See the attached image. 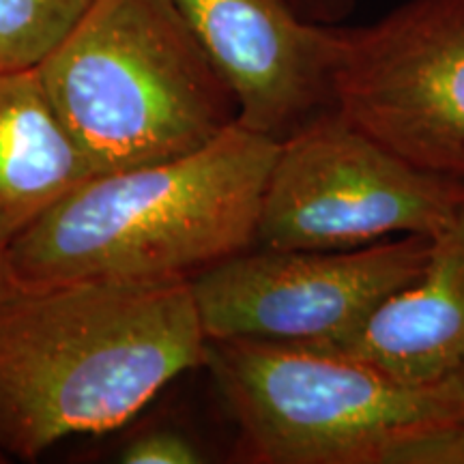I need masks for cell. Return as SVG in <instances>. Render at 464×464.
Wrapping results in <instances>:
<instances>
[{
  "label": "cell",
  "instance_id": "6da1fadb",
  "mask_svg": "<svg viewBox=\"0 0 464 464\" xmlns=\"http://www.w3.org/2000/svg\"><path fill=\"white\" fill-rule=\"evenodd\" d=\"M205 355L189 282L15 284L0 299V454L114 430Z\"/></svg>",
  "mask_w": 464,
  "mask_h": 464
},
{
  "label": "cell",
  "instance_id": "7a4b0ae2",
  "mask_svg": "<svg viewBox=\"0 0 464 464\" xmlns=\"http://www.w3.org/2000/svg\"><path fill=\"white\" fill-rule=\"evenodd\" d=\"M280 142L235 123L194 153L92 174L5 252L17 286L191 282L256 246Z\"/></svg>",
  "mask_w": 464,
  "mask_h": 464
},
{
  "label": "cell",
  "instance_id": "3957f363",
  "mask_svg": "<svg viewBox=\"0 0 464 464\" xmlns=\"http://www.w3.org/2000/svg\"><path fill=\"white\" fill-rule=\"evenodd\" d=\"M246 464H464V379L406 382L342 353L207 340Z\"/></svg>",
  "mask_w": 464,
  "mask_h": 464
},
{
  "label": "cell",
  "instance_id": "277c9868",
  "mask_svg": "<svg viewBox=\"0 0 464 464\" xmlns=\"http://www.w3.org/2000/svg\"><path fill=\"white\" fill-rule=\"evenodd\" d=\"M37 73L97 174L181 158L239 123L174 0H92Z\"/></svg>",
  "mask_w": 464,
  "mask_h": 464
},
{
  "label": "cell",
  "instance_id": "5b68a950",
  "mask_svg": "<svg viewBox=\"0 0 464 464\" xmlns=\"http://www.w3.org/2000/svg\"><path fill=\"white\" fill-rule=\"evenodd\" d=\"M464 181L406 164L332 110L277 147L256 246L351 249L390 235L443 230Z\"/></svg>",
  "mask_w": 464,
  "mask_h": 464
},
{
  "label": "cell",
  "instance_id": "8992f818",
  "mask_svg": "<svg viewBox=\"0 0 464 464\" xmlns=\"http://www.w3.org/2000/svg\"><path fill=\"white\" fill-rule=\"evenodd\" d=\"M335 112L406 164L464 181V0L334 26Z\"/></svg>",
  "mask_w": 464,
  "mask_h": 464
},
{
  "label": "cell",
  "instance_id": "52a82bcc",
  "mask_svg": "<svg viewBox=\"0 0 464 464\" xmlns=\"http://www.w3.org/2000/svg\"><path fill=\"white\" fill-rule=\"evenodd\" d=\"M432 237L351 249L254 246L191 280L207 340L334 346L426 266Z\"/></svg>",
  "mask_w": 464,
  "mask_h": 464
},
{
  "label": "cell",
  "instance_id": "ba28073f",
  "mask_svg": "<svg viewBox=\"0 0 464 464\" xmlns=\"http://www.w3.org/2000/svg\"><path fill=\"white\" fill-rule=\"evenodd\" d=\"M239 106V125L284 142L335 110L334 26L290 0H174Z\"/></svg>",
  "mask_w": 464,
  "mask_h": 464
},
{
  "label": "cell",
  "instance_id": "9c48e42d",
  "mask_svg": "<svg viewBox=\"0 0 464 464\" xmlns=\"http://www.w3.org/2000/svg\"><path fill=\"white\" fill-rule=\"evenodd\" d=\"M406 382H439L464 370V207L432 237L426 266L334 346Z\"/></svg>",
  "mask_w": 464,
  "mask_h": 464
},
{
  "label": "cell",
  "instance_id": "30bf717a",
  "mask_svg": "<svg viewBox=\"0 0 464 464\" xmlns=\"http://www.w3.org/2000/svg\"><path fill=\"white\" fill-rule=\"evenodd\" d=\"M92 174L37 69L0 72V252Z\"/></svg>",
  "mask_w": 464,
  "mask_h": 464
},
{
  "label": "cell",
  "instance_id": "8fae6325",
  "mask_svg": "<svg viewBox=\"0 0 464 464\" xmlns=\"http://www.w3.org/2000/svg\"><path fill=\"white\" fill-rule=\"evenodd\" d=\"M92 0H0V72L37 69Z\"/></svg>",
  "mask_w": 464,
  "mask_h": 464
},
{
  "label": "cell",
  "instance_id": "7c38bea8",
  "mask_svg": "<svg viewBox=\"0 0 464 464\" xmlns=\"http://www.w3.org/2000/svg\"><path fill=\"white\" fill-rule=\"evenodd\" d=\"M125 464H198L205 462V454L194 439L181 430L160 428L138 434L121 451Z\"/></svg>",
  "mask_w": 464,
  "mask_h": 464
},
{
  "label": "cell",
  "instance_id": "4fadbf2b",
  "mask_svg": "<svg viewBox=\"0 0 464 464\" xmlns=\"http://www.w3.org/2000/svg\"><path fill=\"white\" fill-rule=\"evenodd\" d=\"M295 11L307 22L321 26H338L353 14L357 0H290Z\"/></svg>",
  "mask_w": 464,
  "mask_h": 464
},
{
  "label": "cell",
  "instance_id": "5bb4252c",
  "mask_svg": "<svg viewBox=\"0 0 464 464\" xmlns=\"http://www.w3.org/2000/svg\"><path fill=\"white\" fill-rule=\"evenodd\" d=\"M14 286H15V282L11 280L9 266H7V256H5V252H0V299H3L5 295H7Z\"/></svg>",
  "mask_w": 464,
  "mask_h": 464
},
{
  "label": "cell",
  "instance_id": "9a60e30c",
  "mask_svg": "<svg viewBox=\"0 0 464 464\" xmlns=\"http://www.w3.org/2000/svg\"><path fill=\"white\" fill-rule=\"evenodd\" d=\"M5 460V458H3V454H0V462H3Z\"/></svg>",
  "mask_w": 464,
  "mask_h": 464
},
{
  "label": "cell",
  "instance_id": "2e32d148",
  "mask_svg": "<svg viewBox=\"0 0 464 464\" xmlns=\"http://www.w3.org/2000/svg\"><path fill=\"white\" fill-rule=\"evenodd\" d=\"M460 376H462V379H464V370H462V372H460Z\"/></svg>",
  "mask_w": 464,
  "mask_h": 464
}]
</instances>
